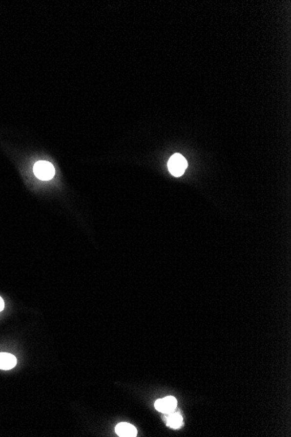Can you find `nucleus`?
Here are the masks:
<instances>
[{
	"label": "nucleus",
	"instance_id": "f257e3e1",
	"mask_svg": "<svg viewBox=\"0 0 291 437\" xmlns=\"http://www.w3.org/2000/svg\"><path fill=\"white\" fill-rule=\"evenodd\" d=\"M33 171L35 176L42 181L51 180L55 175V168L53 164L46 161L37 162L33 167Z\"/></svg>",
	"mask_w": 291,
	"mask_h": 437
},
{
	"label": "nucleus",
	"instance_id": "f03ea898",
	"mask_svg": "<svg viewBox=\"0 0 291 437\" xmlns=\"http://www.w3.org/2000/svg\"><path fill=\"white\" fill-rule=\"evenodd\" d=\"M167 167H168L170 173L173 176L178 177L184 174V172L187 167V163L186 159L182 155L175 154V155L171 156V158L168 161V164H167Z\"/></svg>",
	"mask_w": 291,
	"mask_h": 437
},
{
	"label": "nucleus",
	"instance_id": "7ed1b4c3",
	"mask_svg": "<svg viewBox=\"0 0 291 437\" xmlns=\"http://www.w3.org/2000/svg\"><path fill=\"white\" fill-rule=\"evenodd\" d=\"M155 409L163 414H170L174 412L177 407V400L174 397H165L163 399L155 401Z\"/></svg>",
	"mask_w": 291,
	"mask_h": 437
},
{
	"label": "nucleus",
	"instance_id": "20e7f679",
	"mask_svg": "<svg viewBox=\"0 0 291 437\" xmlns=\"http://www.w3.org/2000/svg\"><path fill=\"white\" fill-rule=\"evenodd\" d=\"M115 432L119 437H134L137 436V429L135 427L126 422L119 423L115 428Z\"/></svg>",
	"mask_w": 291,
	"mask_h": 437
},
{
	"label": "nucleus",
	"instance_id": "39448f33",
	"mask_svg": "<svg viewBox=\"0 0 291 437\" xmlns=\"http://www.w3.org/2000/svg\"><path fill=\"white\" fill-rule=\"evenodd\" d=\"M16 357L7 353H0V369L10 370L16 366Z\"/></svg>",
	"mask_w": 291,
	"mask_h": 437
},
{
	"label": "nucleus",
	"instance_id": "423d86ee",
	"mask_svg": "<svg viewBox=\"0 0 291 437\" xmlns=\"http://www.w3.org/2000/svg\"><path fill=\"white\" fill-rule=\"evenodd\" d=\"M166 424L172 429H179L183 424L182 416L178 413H170L169 416L166 418Z\"/></svg>",
	"mask_w": 291,
	"mask_h": 437
},
{
	"label": "nucleus",
	"instance_id": "0eeeda50",
	"mask_svg": "<svg viewBox=\"0 0 291 437\" xmlns=\"http://www.w3.org/2000/svg\"><path fill=\"white\" fill-rule=\"evenodd\" d=\"M4 300H3V298L0 297V312L4 309Z\"/></svg>",
	"mask_w": 291,
	"mask_h": 437
}]
</instances>
